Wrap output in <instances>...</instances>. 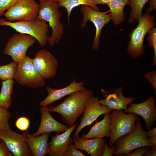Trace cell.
Wrapping results in <instances>:
<instances>
[{
    "instance_id": "cell-1",
    "label": "cell",
    "mask_w": 156,
    "mask_h": 156,
    "mask_svg": "<svg viewBox=\"0 0 156 156\" xmlns=\"http://www.w3.org/2000/svg\"><path fill=\"white\" fill-rule=\"evenodd\" d=\"M93 94V92L89 89H85L75 92L69 95L57 106L49 107V111L60 114L61 119L68 125L69 127H71L83 112L86 101Z\"/></svg>"
},
{
    "instance_id": "cell-2",
    "label": "cell",
    "mask_w": 156,
    "mask_h": 156,
    "mask_svg": "<svg viewBox=\"0 0 156 156\" xmlns=\"http://www.w3.org/2000/svg\"><path fill=\"white\" fill-rule=\"evenodd\" d=\"M39 11L37 18L48 23L51 28V36L48 43L51 46L58 43L64 33V25L60 21L62 14L58 3L55 0H38Z\"/></svg>"
},
{
    "instance_id": "cell-3",
    "label": "cell",
    "mask_w": 156,
    "mask_h": 156,
    "mask_svg": "<svg viewBox=\"0 0 156 156\" xmlns=\"http://www.w3.org/2000/svg\"><path fill=\"white\" fill-rule=\"evenodd\" d=\"M155 17L147 12L142 15L136 27L132 29L129 35L127 52L131 57L135 59L145 53L143 42L147 33L156 25Z\"/></svg>"
},
{
    "instance_id": "cell-4",
    "label": "cell",
    "mask_w": 156,
    "mask_h": 156,
    "mask_svg": "<svg viewBox=\"0 0 156 156\" xmlns=\"http://www.w3.org/2000/svg\"><path fill=\"white\" fill-rule=\"evenodd\" d=\"M0 26H9L19 33L32 36L38 41L41 47H44L48 43L49 25L47 22L37 18L31 21L15 22L0 18Z\"/></svg>"
},
{
    "instance_id": "cell-5",
    "label": "cell",
    "mask_w": 156,
    "mask_h": 156,
    "mask_svg": "<svg viewBox=\"0 0 156 156\" xmlns=\"http://www.w3.org/2000/svg\"><path fill=\"white\" fill-rule=\"evenodd\" d=\"M148 139L146 132L143 128L140 120L137 119L133 131L119 138L115 142L116 148L113 155L127 156L138 148L154 146L148 143Z\"/></svg>"
},
{
    "instance_id": "cell-6",
    "label": "cell",
    "mask_w": 156,
    "mask_h": 156,
    "mask_svg": "<svg viewBox=\"0 0 156 156\" xmlns=\"http://www.w3.org/2000/svg\"><path fill=\"white\" fill-rule=\"evenodd\" d=\"M110 114L111 132L109 145L112 147L116 140L120 137L130 133L135 126V121L138 117L137 114L124 112L122 110L113 109Z\"/></svg>"
},
{
    "instance_id": "cell-7",
    "label": "cell",
    "mask_w": 156,
    "mask_h": 156,
    "mask_svg": "<svg viewBox=\"0 0 156 156\" xmlns=\"http://www.w3.org/2000/svg\"><path fill=\"white\" fill-rule=\"evenodd\" d=\"M14 79L19 84L33 89L42 87L45 84V79L35 68L32 59L27 55L18 63Z\"/></svg>"
},
{
    "instance_id": "cell-8",
    "label": "cell",
    "mask_w": 156,
    "mask_h": 156,
    "mask_svg": "<svg viewBox=\"0 0 156 156\" xmlns=\"http://www.w3.org/2000/svg\"><path fill=\"white\" fill-rule=\"evenodd\" d=\"M39 11V5L35 0H18L3 15L10 22L27 21L35 19Z\"/></svg>"
},
{
    "instance_id": "cell-9",
    "label": "cell",
    "mask_w": 156,
    "mask_h": 156,
    "mask_svg": "<svg viewBox=\"0 0 156 156\" xmlns=\"http://www.w3.org/2000/svg\"><path fill=\"white\" fill-rule=\"evenodd\" d=\"M81 12L83 18L81 25V28L86 27L87 22L90 21L92 23L96 28L95 35L92 45V49L97 51L99 49V40L102 30L105 26L111 20L110 13L109 11L100 12L93 9L90 7L86 5H81L80 7Z\"/></svg>"
},
{
    "instance_id": "cell-10",
    "label": "cell",
    "mask_w": 156,
    "mask_h": 156,
    "mask_svg": "<svg viewBox=\"0 0 156 156\" xmlns=\"http://www.w3.org/2000/svg\"><path fill=\"white\" fill-rule=\"evenodd\" d=\"M36 40L29 35L19 33L14 34L8 39L3 53L10 56L14 61L18 63L24 58L27 49Z\"/></svg>"
},
{
    "instance_id": "cell-11",
    "label": "cell",
    "mask_w": 156,
    "mask_h": 156,
    "mask_svg": "<svg viewBox=\"0 0 156 156\" xmlns=\"http://www.w3.org/2000/svg\"><path fill=\"white\" fill-rule=\"evenodd\" d=\"M29 133L27 131L19 134L10 128L0 130V138L5 142L14 156H31L32 155L26 141Z\"/></svg>"
},
{
    "instance_id": "cell-12",
    "label": "cell",
    "mask_w": 156,
    "mask_h": 156,
    "mask_svg": "<svg viewBox=\"0 0 156 156\" xmlns=\"http://www.w3.org/2000/svg\"><path fill=\"white\" fill-rule=\"evenodd\" d=\"M112 110L107 106L101 104L98 98L92 96L86 103L83 116L74 135H78L83 128L91 125L99 116L103 114L110 113Z\"/></svg>"
},
{
    "instance_id": "cell-13",
    "label": "cell",
    "mask_w": 156,
    "mask_h": 156,
    "mask_svg": "<svg viewBox=\"0 0 156 156\" xmlns=\"http://www.w3.org/2000/svg\"><path fill=\"white\" fill-rule=\"evenodd\" d=\"M32 61L36 69L45 79H50L56 74L58 66L57 60L47 50L42 49L37 52Z\"/></svg>"
},
{
    "instance_id": "cell-14",
    "label": "cell",
    "mask_w": 156,
    "mask_h": 156,
    "mask_svg": "<svg viewBox=\"0 0 156 156\" xmlns=\"http://www.w3.org/2000/svg\"><path fill=\"white\" fill-rule=\"evenodd\" d=\"M155 99L151 96L146 101L139 103H131L127 107L125 113H132L142 116L144 119L146 129H151L156 120Z\"/></svg>"
},
{
    "instance_id": "cell-15",
    "label": "cell",
    "mask_w": 156,
    "mask_h": 156,
    "mask_svg": "<svg viewBox=\"0 0 156 156\" xmlns=\"http://www.w3.org/2000/svg\"><path fill=\"white\" fill-rule=\"evenodd\" d=\"M77 125L75 124L62 134L57 133L54 136H52L51 140L48 143L47 154L50 156H63L69 145L73 142L70 135Z\"/></svg>"
},
{
    "instance_id": "cell-16",
    "label": "cell",
    "mask_w": 156,
    "mask_h": 156,
    "mask_svg": "<svg viewBox=\"0 0 156 156\" xmlns=\"http://www.w3.org/2000/svg\"><path fill=\"white\" fill-rule=\"evenodd\" d=\"M84 81L77 82L75 79L67 86L60 89H54L47 86L48 93L46 98L40 103L41 106L47 107L51 103L61 99L64 96L75 92L85 89Z\"/></svg>"
},
{
    "instance_id": "cell-17",
    "label": "cell",
    "mask_w": 156,
    "mask_h": 156,
    "mask_svg": "<svg viewBox=\"0 0 156 156\" xmlns=\"http://www.w3.org/2000/svg\"><path fill=\"white\" fill-rule=\"evenodd\" d=\"M41 120L38 130L32 134L38 136L45 133L53 132H64L69 128L55 120L51 115L49 108L47 107L42 106L40 107Z\"/></svg>"
},
{
    "instance_id": "cell-18",
    "label": "cell",
    "mask_w": 156,
    "mask_h": 156,
    "mask_svg": "<svg viewBox=\"0 0 156 156\" xmlns=\"http://www.w3.org/2000/svg\"><path fill=\"white\" fill-rule=\"evenodd\" d=\"M73 140L78 149L86 151L91 156H102L106 141L104 139H84L74 135Z\"/></svg>"
},
{
    "instance_id": "cell-19",
    "label": "cell",
    "mask_w": 156,
    "mask_h": 156,
    "mask_svg": "<svg viewBox=\"0 0 156 156\" xmlns=\"http://www.w3.org/2000/svg\"><path fill=\"white\" fill-rule=\"evenodd\" d=\"M123 90L122 87H119L114 92L109 94L105 99L99 100V103L112 110H124L125 113L128 105L133 102L135 99L133 97H125Z\"/></svg>"
},
{
    "instance_id": "cell-20",
    "label": "cell",
    "mask_w": 156,
    "mask_h": 156,
    "mask_svg": "<svg viewBox=\"0 0 156 156\" xmlns=\"http://www.w3.org/2000/svg\"><path fill=\"white\" fill-rule=\"evenodd\" d=\"M50 133L35 136L29 133L26 141L33 156H44L48 154L49 146L48 141Z\"/></svg>"
},
{
    "instance_id": "cell-21",
    "label": "cell",
    "mask_w": 156,
    "mask_h": 156,
    "mask_svg": "<svg viewBox=\"0 0 156 156\" xmlns=\"http://www.w3.org/2000/svg\"><path fill=\"white\" fill-rule=\"evenodd\" d=\"M111 118V114L109 113L105 114L103 119L99 122H97L91 128L88 133L83 134L81 138L84 139H91L96 138L110 137L111 132L109 126Z\"/></svg>"
},
{
    "instance_id": "cell-22",
    "label": "cell",
    "mask_w": 156,
    "mask_h": 156,
    "mask_svg": "<svg viewBox=\"0 0 156 156\" xmlns=\"http://www.w3.org/2000/svg\"><path fill=\"white\" fill-rule=\"evenodd\" d=\"M129 0H114L108 3L107 7L110 13L111 20L115 25L121 24L125 20L123 12L124 7Z\"/></svg>"
},
{
    "instance_id": "cell-23",
    "label": "cell",
    "mask_w": 156,
    "mask_h": 156,
    "mask_svg": "<svg viewBox=\"0 0 156 156\" xmlns=\"http://www.w3.org/2000/svg\"><path fill=\"white\" fill-rule=\"evenodd\" d=\"M14 84L13 79H8L2 82L0 92V107L8 110L11 106Z\"/></svg>"
},
{
    "instance_id": "cell-24",
    "label": "cell",
    "mask_w": 156,
    "mask_h": 156,
    "mask_svg": "<svg viewBox=\"0 0 156 156\" xmlns=\"http://www.w3.org/2000/svg\"><path fill=\"white\" fill-rule=\"evenodd\" d=\"M60 7L64 8L67 13V19L68 23H70V17L73 9L80 5L89 6L93 9L100 11L99 8L94 3V0H55Z\"/></svg>"
},
{
    "instance_id": "cell-25",
    "label": "cell",
    "mask_w": 156,
    "mask_h": 156,
    "mask_svg": "<svg viewBox=\"0 0 156 156\" xmlns=\"http://www.w3.org/2000/svg\"><path fill=\"white\" fill-rule=\"evenodd\" d=\"M149 0H129L127 4L131 7L128 23H138L142 16L143 9L146 3Z\"/></svg>"
},
{
    "instance_id": "cell-26",
    "label": "cell",
    "mask_w": 156,
    "mask_h": 156,
    "mask_svg": "<svg viewBox=\"0 0 156 156\" xmlns=\"http://www.w3.org/2000/svg\"><path fill=\"white\" fill-rule=\"evenodd\" d=\"M17 63L13 62L7 65L0 66V79L3 81L14 79Z\"/></svg>"
},
{
    "instance_id": "cell-27",
    "label": "cell",
    "mask_w": 156,
    "mask_h": 156,
    "mask_svg": "<svg viewBox=\"0 0 156 156\" xmlns=\"http://www.w3.org/2000/svg\"><path fill=\"white\" fill-rule=\"evenodd\" d=\"M11 117L10 112L8 110L0 107V130L10 129L9 120Z\"/></svg>"
},
{
    "instance_id": "cell-28",
    "label": "cell",
    "mask_w": 156,
    "mask_h": 156,
    "mask_svg": "<svg viewBox=\"0 0 156 156\" xmlns=\"http://www.w3.org/2000/svg\"><path fill=\"white\" fill-rule=\"evenodd\" d=\"M148 36L147 41L148 45L151 48H153L154 56L153 61V64H156V28L154 27L150 30L148 32Z\"/></svg>"
},
{
    "instance_id": "cell-29",
    "label": "cell",
    "mask_w": 156,
    "mask_h": 156,
    "mask_svg": "<svg viewBox=\"0 0 156 156\" xmlns=\"http://www.w3.org/2000/svg\"><path fill=\"white\" fill-rule=\"evenodd\" d=\"M29 125V120L28 118L24 116L18 118L15 122L16 127L21 131H27Z\"/></svg>"
},
{
    "instance_id": "cell-30",
    "label": "cell",
    "mask_w": 156,
    "mask_h": 156,
    "mask_svg": "<svg viewBox=\"0 0 156 156\" xmlns=\"http://www.w3.org/2000/svg\"><path fill=\"white\" fill-rule=\"evenodd\" d=\"M77 147L72 143H70L64 152L63 156H85L82 152L77 149Z\"/></svg>"
},
{
    "instance_id": "cell-31",
    "label": "cell",
    "mask_w": 156,
    "mask_h": 156,
    "mask_svg": "<svg viewBox=\"0 0 156 156\" xmlns=\"http://www.w3.org/2000/svg\"><path fill=\"white\" fill-rule=\"evenodd\" d=\"M18 0H0V17L5 12L14 4Z\"/></svg>"
},
{
    "instance_id": "cell-32",
    "label": "cell",
    "mask_w": 156,
    "mask_h": 156,
    "mask_svg": "<svg viewBox=\"0 0 156 156\" xmlns=\"http://www.w3.org/2000/svg\"><path fill=\"white\" fill-rule=\"evenodd\" d=\"M149 82L153 86L156 91V72L155 71H152L145 75L144 76Z\"/></svg>"
},
{
    "instance_id": "cell-33",
    "label": "cell",
    "mask_w": 156,
    "mask_h": 156,
    "mask_svg": "<svg viewBox=\"0 0 156 156\" xmlns=\"http://www.w3.org/2000/svg\"><path fill=\"white\" fill-rule=\"evenodd\" d=\"M14 156L8 148L5 142L3 140L0 142V156Z\"/></svg>"
},
{
    "instance_id": "cell-34",
    "label": "cell",
    "mask_w": 156,
    "mask_h": 156,
    "mask_svg": "<svg viewBox=\"0 0 156 156\" xmlns=\"http://www.w3.org/2000/svg\"><path fill=\"white\" fill-rule=\"evenodd\" d=\"M149 149V146H145L138 148L136 149L135 151L132 153H130L127 156H144L145 153Z\"/></svg>"
},
{
    "instance_id": "cell-35",
    "label": "cell",
    "mask_w": 156,
    "mask_h": 156,
    "mask_svg": "<svg viewBox=\"0 0 156 156\" xmlns=\"http://www.w3.org/2000/svg\"><path fill=\"white\" fill-rule=\"evenodd\" d=\"M116 148V146L115 145L113 146L110 148L107 145L106 142L105 141V146L103 150V152L102 156H112L115 151Z\"/></svg>"
},
{
    "instance_id": "cell-36",
    "label": "cell",
    "mask_w": 156,
    "mask_h": 156,
    "mask_svg": "<svg viewBox=\"0 0 156 156\" xmlns=\"http://www.w3.org/2000/svg\"><path fill=\"white\" fill-rule=\"evenodd\" d=\"M156 9V0H150L148 8L146 10L147 12L150 13L153 10H155Z\"/></svg>"
},
{
    "instance_id": "cell-37",
    "label": "cell",
    "mask_w": 156,
    "mask_h": 156,
    "mask_svg": "<svg viewBox=\"0 0 156 156\" xmlns=\"http://www.w3.org/2000/svg\"><path fill=\"white\" fill-rule=\"evenodd\" d=\"M152 148L150 150H148L145 153L144 156H155L156 155V146H153Z\"/></svg>"
},
{
    "instance_id": "cell-38",
    "label": "cell",
    "mask_w": 156,
    "mask_h": 156,
    "mask_svg": "<svg viewBox=\"0 0 156 156\" xmlns=\"http://www.w3.org/2000/svg\"><path fill=\"white\" fill-rule=\"evenodd\" d=\"M148 142L149 144L156 146V135L148 137Z\"/></svg>"
},
{
    "instance_id": "cell-39",
    "label": "cell",
    "mask_w": 156,
    "mask_h": 156,
    "mask_svg": "<svg viewBox=\"0 0 156 156\" xmlns=\"http://www.w3.org/2000/svg\"><path fill=\"white\" fill-rule=\"evenodd\" d=\"M114 0H94V3L96 5L98 4H107Z\"/></svg>"
},
{
    "instance_id": "cell-40",
    "label": "cell",
    "mask_w": 156,
    "mask_h": 156,
    "mask_svg": "<svg viewBox=\"0 0 156 156\" xmlns=\"http://www.w3.org/2000/svg\"><path fill=\"white\" fill-rule=\"evenodd\" d=\"M148 137L151 136L156 135V127H155L152 129H150L146 132Z\"/></svg>"
},
{
    "instance_id": "cell-41",
    "label": "cell",
    "mask_w": 156,
    "mask_h": 156,
    "mask_svg": "<svg viewBox=\"0 0 156 156\" xmlns=\"http://www.w3.org/2000/svg\"><path fill=\"white\" fill-rule=\"evenodd\" d=\"M2 140L0 138V142Z\"/></svg>"
}]
</instances>
